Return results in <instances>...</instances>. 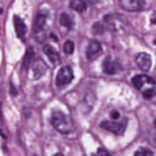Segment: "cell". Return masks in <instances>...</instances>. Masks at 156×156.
Masks as SVG:
<instances>
[{"label":"cell","mask_w":156,"mask_h":156,"mask_svg":"<svg viewBox=\"0 0 156 156\" xmlns=\"http://www.w3.org/2000/svg\"><path fill=\"white\" fill-rule=\"evenodd\" d=\"M133 86L145 98H151L156 95V81L145 74H137L132 79Z\"/></svg>","instance_id":"cell-1"},{"label":"cell","mask_w":156,"mask_h":156,"mask_svg":"<svg viewBox=\"0 0 156 156\" xmlns=\"http://www.w3.org/2000/svg\"><path fill=\"white\" fill-rule=\"evenodd\" d=\"M51 123L58 132L63 134L71 132L73 128V123L69 116L59 111L52 112Z\"/></svg>","instance_id":"cell-2"},{"label":"cell","mask_w":156,"mask_h":156,"mask_svg":"<svg viewBox=\"0 0 156 156\" xmlns=\"http://www.w3.org/2000/svg\"><path fill=\"white\" fill-rule=\"evenodd\" d=\"M105 27L112 32H118L124 29L129 24L126 16L121 13H108L103 17Z\"/></svg>","instance_id":"cell-3"},{"label":"cell","mask_w":156,"mask_h":156,"mask_svg":"<svg viewBox=\"0 0 156 156\" xmlns=\"http://www.w3.org/2000/svg\"><path fill=\"white\" fill-rule=\"evenodd\" d=\"M46 21V16L42 13H38L37 15L34 24V37L35 41L39 43H43L46 38L44 31V26Z\"/></svg>","instance_id":"cell-4"},{"label":"cell","mask_w":156,"mask_h":156,"mask_svg":"<svg viewBox=\"0 0 156 156\" xmlns=\"http://www.w3.org/2000/svg\"><path fill=\"white\" fill-rule=\"evenodd\" d=\"M127 121L122 120L121 121H111L108 120L103 121L99 124L100 127L110 131L115 135H121L125 132L127 126Z\"/></svg>","instance_id":"cell-5"},{"label":"cell","mask_w":156,"mask_h":156,"mask_svg":"<svg viewBox=\"0 0 156 156\" xmlns=\"http://www.w3.org/2000/svg\"><path fill=\"white\" fill-rule=\"evenodd\" d=\"M73 78V71L71 68L69 66H64L58 70L56 76L55 83L57 86L62 87L69 84Z\"/></svg>","instance_id":"cell-6"},{"label":"cell","mask_w":156,"mask_h":156,"mask_svg":"<svg viewBox=\"0 0 156 156\" xmlns=\"http://www.w3.org/2000/svg\"><path fill=\"white\" fill-rule=\"evenodd\" d=\"M122 9L129 12H136L143 10L146 5L144 0H119Z\"/></svg>","instance_id":"cell-7"},{"label":"cell","mask_w":156,"mask_h":156,"mask_svg":"<svg viewBox=\"0 0 156 156\" xmlns=\"http://www.w3.org/2000/svg\"><path fill=\"white\" fill-rule=\"evenodd\" d=\"M33 72V76L35 80L41 78L46 72L48 65L41 58H37L34 60L31 66Z\"/></svg>","instance_id":"cell-8"},{"label":"cell","mask_w":156,"mask_h":156,"mask_svg":"<svg viewBox=\"0 0 156 156\" xmlns=\"http://www.w3.org/2000/svg\"><path fill=\"white\" fill-rule=\"evenodd\" d=\"M137 66L143 71H147L150 69L152 65L151 55L146 52L138 53L135 57Z\"/></svg>","instance_id":"cell-9"},{"label":"cell","mask_w":156,"mask_h":156,"mask_svg":"<svg viewBox=\"0 0 156 156\" xmlns=\"http://www.w3.org/2000/svg\"><path fill=\"white\" fill-rule=\"evenodd\" d=\"M13 23L17 37L23 42L26 41L27 27L23 20L17 15L13 16Z\"/></svg>","instance_id":"cell-10"},{"label":"cell","mask_w":156,"mask_h":156,"mask_svg":"<svg viewBox=\"0 0 156 156\" xmlns=\"http://www.w3.org/2000/svg\"><path fill=\"white\" fill-rule=\"evenodd\" d=\"M102 52L101 44L97 41H91L87 49L86 56L88 60H93L96 59Z\"/></svg>","instance_id":"cell-11"},{"label":"cell","mask_w":156,"mask_h":156,"mask_svg":"<svg viewBox=\"0 0 156 156\" xmlns=\"http://www.w3.org/2000/svg\"><path fill=\"white\" fill-rule=\"evenodd\" d=\"M102 69L105 73L112 75L117 73L119 71L120 66L115 60H113L108 56L103 61Z\"/></svg>","instance_id":"cell-12"},{"label":"cell","mask_w":156,"mask_h":156,"mask_svg":"<svg viewBox=\"0 0 156 156\" xmlns=\"http://www.w3.org/2000/svg\"><path fill=\"white\" fill-rule=\"evenodd\" d=\"M43 51L52 64H58L60 61V55L52 46L48 44H44L43 46Z\"/></svg>","instance_id":"cell-13"},{"label":"cell","mask_w":156,"mask_h":156,"mask_svg":"<svg viewBox=\"0 0 156 156\" xmlns=\"http://www.w3.org/2000/svg\"><path fill=\"white\" fill-rule=\"evenodd\" d=\"M69 6L71 9L79 13H83L87 9V5L83 0H70Z\"/></svg>","instance_id":"cell-14"},{"label":"cell","mask_w":156,"mask_h":156,"mask_svg":"<svg viewBox=\"0 0 156 156\" xmlns=\"http://www.w3.org/2000/svg\"><path fill=\"white\" fill-rule=\"evenodd\" d=\"M59 22L62 26L66 27L68 30H71L73 28V21L71 16L65 12H63L60 15Z\"/></svg>","instance_id":"cell-15"},{"label":"cell","mask_w":156,"mask_h":156,"mask_svg":"<svg viewBox=\"0 0 156 156\" xmlns=\"http://www.w3.org/2000/svg\"><path fill=\"white\" fill-rule=\"evenodd\" d=\"M34 51L33 48L30 46L26 51V52L24 57L23 65H22V68L24 70H27L28 69L30 65V62L32 57H34Z\"/></svg>","instance_id":"cell-16"},{"label":"cell","mask_w":156,"mask_h":156,"mask_svg":"<svg viewBox=\"0 0 156 156\" xmlns=\"http://www.w3.org/2000/svg\"><path fill=\"white\" fill-rule=\"evenodd\" d=\"M74 50V44L71 40H67L65 41L63 45V51L66 54H71Z\"/></svg>","instance_id":"cell-17"},{"label":"cell","mask_w":156,"mask_h":156,"mask_svg":"<svg viewBox=\"0 0 156 156\" xmlns=\"http://www.w3.org/2000/svg\"><path fill=\"white\" fill-rule=\"evenodd\" d=\"M153 152L149 149L145 147L139 148L134 154L135 155H152Z\"/></svg>","instance_id":"cell-18"},{"label":"cell","mask_w":156,"mask_h":156,"mask_svg":"<svg viewBox=\"0 0 156 156\" xmlns=\"http://www.w3.org/2000/svg\"><path fill=\"white\" fill-rule=\"evenodd\" d=\"M93 29L95 33H101V32H103V27L99 23H96L93 26Z\"/></svg>","instance_id":"cell-19"},{"label":"cell","mask_w":156,"mask_h":156,"mask_svg":"<svg viewBox=\"0 0 156 156\" xmlns=\"http://www.w3.org/2000/svg\"><path fill=\"white\" fill-rule=\"evenodd\" d=\"M9 91H10V93L11 94V95L13 96H16L18 94V91L12 82H10V83Z\"/></svg>","instance_id":"cell-20"},{"label":"cell","mask_w":156,"mask_h":156,"mask_svg":"<svg viewBox=\"0 0 156 156\" xmlns=\"http://www.w3.org/2000/svg\"><path fill=\"white\" fill-rule=\"evenodd\" d=\"M110 118L113 119H118L119 116H120V113H119L118 111L116 110H112L110 113Z\"/></svg>","instance_id":"cell-21"},{"label":"cell","mask_w":156,"mask_h":156,"mask_svg":"<svg viewBox=\"0 0 156 156\" xmlns=\"http://www.w3.org/2000/svg\"><path fill=\"white\" fill-rule=\"evenodd\" d=\"M150 21L151 23L156 24V10L154 11L150 16Z\"/></svg>","instance_id":"cell-22"},{"label":"cell","mask_w":156,"mask_h":156,"mask_svg":"<svg viewBox=\"0 0 156 156\" xmlns=\"http://www.w3.org/2000/svg\"><path fill=\"white\" fill-rule=\"evenodd\" d=\"M97 155H109V154L106 151H105L104 149L99 148V149H98V150L97 151Z\"/></svg>","instance_id":"cell-23"},{"label":"cell","mask_w":156,"mask_h":156,"mask_svg":"<svg viewBox=\"0 0 156 156\" xmlns=\"http://www.w3.org/2000/svg\"><path fill=\"white\" fill-rule=\"evenodd\" d=\"M3 122V115H2V104L0 101V124Z\"/></svg>","instance_id":"cell-24"},{"label":"cell","mask_w":156,"mask_h":156,"mask_svg":"<svg viewBox=\"0 0 156 156\" xmlns=\"http://www.w3.org/2000/svg\"><path fill=\"white\" fill-rule=\"evenodd\" d=\"M2 11H3V10H2V9H0V14H2Z\"/></svg>","instance_id":"cell-25"},{"label":"cell","mask_w":156,"mask_h":156,"mask_svg":"<svg viewBox=\"0 0 156 156\" xmlns=\"http://www.w3.org/2000/svg\"><path fill=\"white\" fill-rule=\"evenodd\" d=\"M154 126H155V127L156 128V119L154 121Z\"/></svg>","instance_id":"cell-26"},{"label":"cell","mask_w":156,"mask_h":156,"mask_svg":"<svg viewBox=\"0 0 156 156\" xmlns=\"http://www.w3.org/2000/svg\"><path fill=\"white\" fill-rule=\"evenodd\" d=\"M154 44L156 45V40H155L154 41Z\"/></svg>","instance_id":"cell-27"},{"label":"cell","mask_w":156,"mask_h":156,"mask_svg":"<svg viewBox=\"0 0 156 156\" xmlns=\"http://www.w3.org/2000/svg\"><path fill=\"white\" fill-rule=\"evenodd\" d=\"M0 35H1V32H0Z\"/></svg>","instance_id":"cell-28"}]
</instances>
